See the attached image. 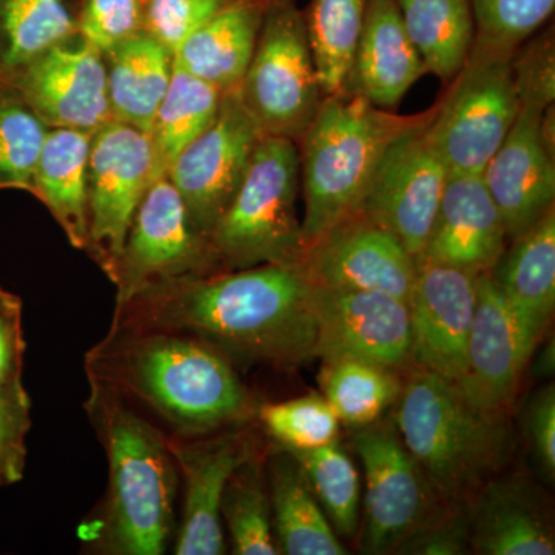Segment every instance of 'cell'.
<instances>
[{"label": "cell", "instance_id": "obj_1", "mask_svg": "<svg viewBox=\"0 0 555 555\" xmlns=\"http://www.w3.org/2000/svg\"><path fill=\"white\" fill-rule=\"evenodd\" d=\"M109 328L177 332L275 369L317 358L313 284L301 261L153 284L116 306Z\"/></svg>", "mask_w": 555, "mask_h": 555}, {"label": "cell", "instance_id": "obj_2", "mask_svg": "<svg viewBox=\"0 0 555 555\" xmlns=\"http://www.w3.org/2000/svg\"><path fill=\"white\" fill-rule=\"evenodd\" d=\"M86 372L91 385L156 412L171 436H204L257 415L232 360L190 335L109 328L87 352Z\"/></svg>", "mask_w": 555, "mask_h": 555}, {"label": "cell", "instance_id": "obj_3", "mask_svg": "<svg viewBox=\"0 0 555 555\" xmlns=\"http://www.w3.org/2000/svg\"><path fill=\"white\" fill-rule=\"evenodd\" d=\"M90 387L83 406L107 455L108 488L80 534L104 554L167 553L179 486L167 434L118 393L91 383Z\"/></svg>", "mask_w": 555, "mask_h": 555}, {"label": "cell", "instance_id": "obj_4", "mask_svg": "<svg viewBox=\"0 0 555 555\" xmlns=\"http://www.w3.org/2000/svg\"><path fill=\"white\" fill-rule=\"evenodd\" d=\"M437 102L418 115H396L350 91L323 98L315 119L297 142L305 254L361 204L387 147L406 131L429 122Z\"/></svg>", "mask_w": 555, "mask_h": 555}, {"label": "cell", "instance_id": "obj_5", "mask_svg": "<svg viewBox=\"0 0 555 555\" xmlns=\"http://www.w3.org/2000/svg\"><path fill=\"white\" fill-rule=\"evenodd\" d=\"M397 401L401 440L444 502L466 500L513 455L505 416L485 414L434 372L415 367Z\"/></svg>", "mask_w": 555, "mask_h": 555}, {"label": "cell", "instance_id": "obj_6", "mask_svg": "<svg viewBox=\"0 0 555 555\" xmlns=\"http://www.w3.org/2000/svg\"><path fill=\"white\" fill-rule=\"evenodd\" d=\"M299 190L297 142L262 137L235 198L210 233L221 270L301 261Z\"/></svg>", "mask_w": 555, "mask_h": 555}, {"label": "cell", "instance_id": "obj_7", "mask_svg": "<svg viewBox=\"0 0 555 555\" xmlns=\"http://www.w3.org/2000/svg\"><path fill=\"white\" fill-rule=\"evenodd\" d=\"M238 94L264 137L298 142L315 119L324 96L295 0H270Z\"/></svg>", "mask_w": 555, "mask_h": 555}, {"label": "cell", "instance_id": "obj_8", "mask_svg": "<svg viewBox=\"0 0 555 555\" xmlns=\"http://www.w3.org/2000/svg\"><path fill=\"white\" fill-rule=\"evenodd\" d=\"M517 53V51H516ZM511 51L473 49L427 126L438 155L455 173H483L520 108Z\"/></svg>", "mask_w": 555, "mask_h": 555}, {"label": "cell", "instance_id": "obj_9", "mask_svg": "<svg viewBox=\"0 0 555 555\" xmlns=\"http://www.w3.org/2000/svg\"><path fill=\"white\" fill-rule=\"evenodd\" d=\"M222 272L211 241L190 218L170 179L156 178L134 210L109 281L116 306L153 284Z\"/></svg>", "mask_w": 555, "mask_h": 555}, {"label": "cell", "instance_id": "obj_10", "mask_svg": "<svg viewBox=\"0 0 555 555\" xmlns=\"http://www.w3.org/2000/svg\"><path fill=\"white\" fill-rule=\"evenodd\" d=\"M353 449L364 470V554H392L437 509L434 491L422 467L401 440L396 423L357 427Z\"/></svg>", "mask_w": 555, "mask_h": 555}, {"label": "cell", "instance_id": "obj_11", "mask_svg": "<svg viewBox=\"0 0 555 555\" xmlns=\"http://www.w3.org/2000/svg\"><path fill=\"white\" fill-rule=\"evenodd\" d=\"M153 181V152L147 133L112 119L91 134L86 251L108 278L118 261L134 210Z\"/></svg>", "mask_w": 555, "mask_h": 555}, {"label": "cell", "instance_id": "obj_12", "mask_svg": "<svg viewBox=\"0 0 555 555\" xmlns=\"http://www.w3.org/2000/svg\"><path fill=\"white\" fill-rule=\"evenodd\" d=\"M262 137L244 108L238 90L225 91L210 126L179 153L167 170L166 177L181 195L190 218L208 238L235 198Z\"/></svg>", "mask_w": 555, "mask_h": 555}, {"label": "cell", "instance_id": "obj_13", "mask_svg": "<svg viewBox=\"0 0 555 555\" xmlns=\"http://www.w3.org/2000/svg\"><path fill=\"white\" fill-rule=\"evenodd\" d=\"M429 122L387 147L360 208V214L390 230L415 261L426 246L449 173L427 133Z\"/></svg>", "mask_w": 555, "mask_h": 555}, {"label": "cell", "instance_id": "obj_14", "mask_svg": "<svg viewBox=\"0 0 555 555\" xmlns=\"http://www.w3.org/2000/svg\"><path fill=\"white\" fill-rule=\"evenodd\" d=\"M0 82L13 87L49 129L94 133L113 119L104 54L80 33Z\"/></svg>", "mask_w": 555, "mask_h": 555}, {"label": "cell", "instance_id": "obj_15", "mask_svg": "<svg viewBox=\"0 0 555 555\" xmlns=\"http://www.w3.org/2000/svg\"><path fill=\"white\" fill-rule=\"evenodd\" d=\"M184 488L175 554L228 553L221 520V500L233 470L257 451L243 427L204 436H167Z\"/></svg>", "mask_w": 555, "mask_h": 555}, {"label": "cell", "instance_id": "obj_16", "mask_svg": "<svg viewBox=\"0 0 555 555\" xmlns=\"http://www.w3.org/2000/svg\"><path fill=\"white\" fill-rule=\"evenodd\" d=\"M551 116L553 105L543 107L534 102H520L513 127L481 173L505 221L509 241L531 229L554 208Z\"/></svg>", "mask_w": 555, "mask_h": 555}, {"label": "cell", "instance_id": "obj_17", "mask_svg": "<svg viewBox=\"0 0 555 555\" xmlns=\"http://www.w3.org/2000/svg\"><path fill=\"white\" fill-rule=\"evenodd\" d=\"M539 339L507 305L491 275L481 273L465 372L455 385L485 414L505 416Z\"/></svg>", "mask_w": 555, "mask_h": 555}, {"label": "cell", "instance_id": "obj_18", "mask_svg": "<svg viewBox=\"0 0 555 555\" xmlns=\"http://www.w3.org/2000/svg\"><path fill=\"white\" fill-rule=\"evenodd\" d=\"M313 305L321 360L356 358L393 371L412 364L408 302L379 292L313 284Z\"/></svg>", "mask_w": 555, "mask_h": 555}, {"label": "cell", "instance_id": "obj_19", "mask_svg": "<svg viewBox=\"0 0 555 555\" xmlns=\"http://www.w3.org/2000/svg\"><path fill=\"white\" fill-rule=\"evenodd\" d=\"M301 262L317 286L379 292L408 305L414 291L415 258L390 230L363 214L332 229Z\"/></svg>", "mask_w": 555, "mask_h": 555}, {"label": "cell", "instance_id": "obj_20", "mask_svg": "<svg viewBox=\"0 0 555 555\" xmlns=\"http://www.w3.org/2000/svg\"><path fill=\"white\" fill-rule=\"evenodd\" d=\"M476 302V275L437 262H416L414 291L409 299L415 367L459 383L465 372Z\"/></svg>", "mask_w": 555, "mask_h": 555}, {"label": "cell", "instance_id": "obj_21", "mask_svg": "<svg viewBox=\"0 0 555 555\" xmlns=\"http://www.w3.org/2000/svg\"><path fill=\"white\" fill-rule=\"evenodd\" d=\"M505 221L481 175L449 171L433 228L418 261L473 275L491 272L507 243Z\"/></svg>", "mask_w": 555, "mask_h": 555}, {"label": "cell", "instance_id": "obj_22", "mask_svg": "<svg viewBox=\"0 0 555 555\" xmlns=\"http://www.w3.org/2000/svg\"><path fill=\"white\" fill-rule=\"evenodd\" d=\"M427 68L409 38L397 0H369L358 42L353 91L375 107L396 109Z\"/></svg>", "mask_w": 555, "mask_h": 555}, {"label": "cell", "instance_id": "obj_23", "mask_svg": "<svg viewBox=\"0 0 555 555\" xmlns=\"http://www.w3.org/2000/svg\"><path fill=\"white\" fill-rule=\"evenodd\" d=\"M470 506V547L485 555H553V525L532 486L486 481Z\"/></svg>", "mask_w": 555, "mask_h": 555}, {"label": "cell", "instance_id": "obj_24", "mask_svg": "<svg viewBox=\"0 0 555 555\" xmlns=\"http://www.w3.org/2000/svg\"><path fill=\"white\" fill-rule=\"evenodd\" d=\"M270 0H232L184 40L175 61L222 93L238 90Z\"/></svg>", "mask_w": 555, "mask_h": 555}, {"label": "cell", "instance_id": "obj_25", "mask_svg": "<svg viewBox=\"0 0 555 555\" xmlns=\"http://www.w3.org/2000/svg\"><path fill=\"white\" fill-rule=\"evenodd\" d=\"M266 474L273 532L281 554H347L292 452L273 448L266 456Z\"/></svg>", "mask_w": 555, "mask_h": 555}, {"label": "cell", "instance_id": "obj_26", "mask_svg": "<svg viewBox=\"0 0 555 555\" xmlns=\"http://www.w3.org/2000/svg\"><path fill=\"white\" fill-rule=\"evenodd\" d=\"M489 275L507 305L542 338L555 306V211L511 241Z\"/></svg>", "mask_w": 555, "mask_h": 555}, {"label": "cell", "instance_id": "obj_27", "mask_svg": "<svg viewBox=\"0 0 555 555\" xmlns=\"http://www.w3.org/2000/svg\"><path fill=\"white\" fill-rule=\"evenodd\" d=\"M102 54L113 119L149 133L169 90L175 54L145 30L120 40Z\"/></svg>", "mask_w": 555, "mask_h": 555}, {"label": "cell", "instance_id": "obj_28", "mask_svg": "<svg viewBox=\"0 0 555 555\" xmlns=\"http://www.w3.org/2000/svg\"><path fill=\"white\" fill-rule=\"evenodd\" d=\"M91 134L75 129H50L40 152L31 195L49 208L73 247L89 243L87 163Z\"/></svg>", "mask_w": 555, "mask_h": 555}, {"label": "cell", "instance_id": "obj_29", "mask_svg": "<svg viewBox=\"0 0 555 555\" xmlns=\"http://www.w3.org/2000/svg\"><path fill=\"white\" fill-rule=\"evenodd\" d=\"M397 3L427 73L451 82L465 64L476 36L470 0H397Z\"/></svg>", "mask_w": 555, "mask_h": 555}, {"label": "cell", "instance_id": "obj_30", "mask_svg": "<svg viewBox=\"0 0 555 555\" xmlns=\"http://www.w3.org/2000/svg\"><path fill=\"white\" fill-rule=\"evenodd\" d=\"M369 0H312L306 30L323 96L353 91V68Z\"/></svg>", "mask_w": 555, "mask_h": 555}, {"label": "cell", "instance_id": "obj_31", "mask_svg": "<svg viewBox=\"0 0 555 555\" xmlns=\"http://www.w3.org/2000/svg\"><path fill=\"white\" fill-rule=\"evenodd\" d=\"M222 91L196 78L175 61L173 76L149 130L153 179L164 177L193 139L217 116Z\"/></svg>", "mask_w": 555, "mask_h": 555}, {"label": "cell", "instance_id": "obj_32", "mask_svg": "<svg viewBox=\"0 0 555 555\" xmlns=\"http://www.w3.org/2000/svg\"><path fill=\"white\" fill-rule=\"evenodd\" d=\"M78 33V0H0V80Z\"/></svg>", "mask_w": 555, "mask_h": 555}, {"label": "cell", "instance_id": "obj_33", "mask_svg": "<svg viewBox=\"0 0 555 555\" xmlns=\"http://www.w3.org/2000/svg\"><path fill=\"white\" fill-rule=\"evenodd\" d=\"M320 385L323 397L334 409L339 423L363 427L378 422L397 403L403 383L393 369L356 360H323Z\"/></svg>", "mask_w": 555, "mask_h": 555}, {"label": "cell", "instance_id": "obj_34", "mask_svg": "<svg viewBox=\"0 0 555 555\" xmlns=\"http://www.w3.org/2000/svg\"><path fill=\"white\" fill-rule=\"evenodd\" d=\"M221 520L232 554H281L273 532L266 456L258 449L230 476L221 500Z\"/></svg>", "mask_w": 555, "mask_h": 555}, {"label": "cell", "instance_id": "obj_35", "mask_svg": "<svg viewBox=\"0 0 555 555\" xmlns=\"http://www.w3.org/2000/svg\"><path fill=\"white\" fill-rule=\"evenodd\" d=\"M287 451L305 470L313 494L339 539H353L360 529L361 483L356 463L346 449L335 440L309 451Z\"/></svg>", "mask_w": 555, "mask_h": 555}, {"label": "cell", "instance_id": "obj_36", "mask_svg": "<svg viewBox=\"0 0 555 555\" xmlns=\"http://www.w3.org/2000/svg\"><path fill=\"white\" fill-rule=\"evenodd\" d=\"M49 130L13 87L0 82V189L33 193Z\"/></svg>", "mask_w": 555, "mask_h": 555}, {"label": "cell", "instance_id": "obj_37", "mask_svg": "<svg viewBox=\"0 0 555 555\" xmlns=\"http://www.w3.org/2000/svg\"><path fill=\"white\" fill-rule=\"evenodd\" d=\"M257 416L278 447L291 451L326 447L338 437V416L321 393L264 404Z\"/></svg>", "mask_w": 555, "mask_h": 555}, {"label": "cell", "instance_id": "obj_38", "mask_svg": "<svg viewBox=\"0 0 555 555\" xmlns=\"http://www.w3.org/2000/svg\"><path fill=\"white\" fill-rule=\"evenodd\" d=\"M474 42L516 53L553 14L555 0H470Z\"/></svg>", "mask_w": 555, "mask_h": 555}, {"label": "cell", "instance_id": "obj_39", "mask_svg": "<svg viewBox=\"0 0 555 555\" xmlns=\"http://www.w3.org/2000/svg\"><path fill=\"white\" fill-rule=\"evenodd\" d=\"M30 429L31 400L22 379L0 386V486L24 477Z\"/></svg>", "mask_w": 555, "mask_h": 555}, {"label": "cell", "instance_id": "obj_40", "mask_svg": "<svg viewBox=\"0 0 555 555\" xmlns=\"http://www.w3.org/2000/svg\"><path fill=\"white\" fill-rule=\"evenodd\" d=\"M438 506L411 535L398 547V554L462 555L470 547V505L447 502Z\"/></svg>", "mask_w": 555, "mask_h": 555}, {"label": "cell", "instance_id": "obj_41", "mask_svg": "<svg viewBox=\"0 0 555 555\" xmlns=\"http://www.w3.org/2000/svg\"><path fill=\"white\" fill-rule=\"evenodd\" d=\"M232 0H144V30L177 56L184 40Z\"/></svg>", "mask_w": 555, "mask_h": 555}, {"label": "cell", "instance_id": "obj_42", "mask_svg": "<svg viewBox=\"0 0 555 555\" xmlns=\"http://www.w3.org/2000/svg\"><path fill=\"white\" fill-rule=\"evenodd\" d=\"M79 33L101 53L144 30V0H78Z\"/></svg>", "mask_w": 555, "mask_h": 555}, {"label": "cell", "instance_id": "obj_43", "mask_svg": "<svg viewBox=\"0 0 555 555\" xmlns=\"http://www.w3.org/2000/svg\"><path fill=\"white\" fill-rule=\"evenodd\" d=\"M518 100L551 107L555 98L553 31L520 47L513 60Z\"/></svg>", "mask_w": 555, "mask_h": 555}, {"label": "cell", "instance_id": "obj_44", "mask_svg": "<svg viewBox=\"0 0 555 555\" xmlns=\"http://www.w3.org/2000/svg\"><path fill=\"white\" fill-rule=\"evenodd\" d=\"M25 350L22 299L0 287V386L21 382Z\"/></svg>", "mask_w": 555, "mask_h": 555}, {"label": "cell", "instance_id": "obj_45", "mask_svg": "<svg viewBox=\"0 0 555 555\" xmlns=\"http://www.w3.org/2000/svg\"><path fill=\"white\" fill-rule=\"evenodd\" d=\"M526 436L537 466L547 478L555 474V390L546 386L532 398L526 411Z\"/></svg>", "mask_w": 555, "mask_h": 555}, {"label": "cell", "instance_id": "obj_46", "mask_svg": "<svg viewBox=\"0 0 555 555\" xmlns=\"http://www.w3.org/2000/svg\"><path fill=\"white\" fill-rule=\"evenodd\" d=\"M555 367V350H554V341L547 343L542 350H540L539 356H537V360L534 363V367H532V375L535 378H547L554 374Z\"/></svg>", "mask_w": 555, "mask_h": 555}]
</instances>
